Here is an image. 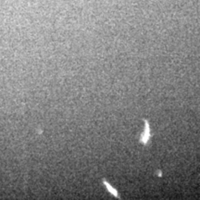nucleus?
<instances>
[{
    "mask_svg": "<svg viewBox=\"0 0 200 200\" xmlns=\"http://www.w3.org/2000/svg\"><path fill=\"white\" fill-rule=\"evenodd\" d=\"M150 138V129H149V125H148V122L146 121V129H145V132L141 135V139H140V142L143 143V144H147V141L149 140Z\"/></svg>",
    "mask_w": 200,
    "mask_h": 200,
    "instance_id": "f257e3e1",
    "label": "nucleus"
},
{
    "mask_svg": "<svg viewBox=\"0 0 200 200\" xmlns=\"http://www.w3.org/2000/svg\"><path fill=\"white\" fill-rule=\"evenodd\" d=\"M104 184L107 186L108 190V191H109V192H110L112 194H114V196H118V193H117V191H116V190H115L113 187H111V186H110V185H109V184H108V183L106 181H104Z\"/></svg>",
    "mask_w": 200,
    "mask_h": 200,
    "instance_id": "f03ea898",
    "label": "nucleus"
}]
</instances>
